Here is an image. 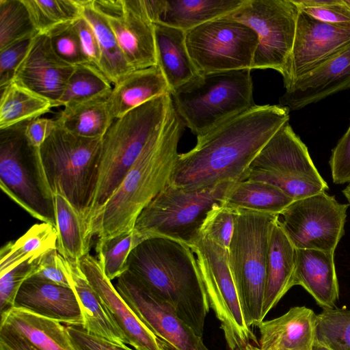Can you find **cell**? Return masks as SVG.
Returning a JSON list of instances; mask_svg holds the SVG:
<instances>
[{"instance_id":"cell-53","label":"cell","mask_w":350,"mask_h":350,"mask_svg":"<svg viewBox=\"0 0 350 350\" xmlns=\"http://www.w3.org/2000/svg\"><path fill=\"white\" fill-rule=\"evenodd\" d=\"M312 350H332V349L314 342Z\"/></svg>"},{"instance_id":"cell-4","label":"cell","mask_w":350,"mask_h":350,"mask_svg":"<svg viewBox=\"0 0 350 350\" xmlns=\"http://www.w3.org/2000/svg\"><path fill=\"white\" fill-rule=\"evenodd\" d=\"M173 107L171 94H166L113 121L102 139L98 180L86 231L148 144L163 129Z\"/></svg>"},{"instance_id":"cell-18","label":"cell","mask_w":350,"mask_h":350,"mask_svg":"<svg viewBox=\"0 0 350 350\" xmlns=\"http://www.w3.org/2000/svg\"><path fill=\"white\" fill-rule=\"evenodd\" d=\"M75 67L56 55L46 34L38 33L32 39L12 81L57 107Z\"/></svg>"},{"instance_id":"cell-49","label":"cell","mask_w":350,"mask_h":350,"mask_svg":"<svg viewBox=\"0 0 350 350\" xmlns=\"http://www.w3.org/2000/svg\"><path fill=\"white\" fill-rule=\"evenodd\" d=\"M75 25L85 58L89 64L99 69L100 49L93 29L83 16L75 21Z\"/></svg>"},{"instance_id":"cell-54","label":"cell","mask_w":350,"mask_h":350,"mask_svg":"<svg viewBox=\"0 0 350 350\" xmlns=\"http://www.w3.org/2000/svg\"><path fill=\"white\" fill-rule=\"evenodd\" d=\"M243 350H261L259 347H257L253 344H248L243 348Z\"/></svg>"},{"instance_id":"cell-5","label":"cell","mask_w":350,"mask_h":350,"mask_svg":"<svg viewBox=\"0 0 350 350\" xmlns=\"http://www.w3.org/2000/svg\"><path fill=\"white\" fill-rule=\"evenodd\" d=\"M102 139L77 135L57 124L39 148L51 191L69 201L85 226L98 180Z\"/></svg>"},{"instance_id":"cell-36","label":"cell","mask_w":350,"mask_h":350,"mask_svg":"<svg viewBox=\"0 0 350 350\" xmlns=\"http://www.w3.org/2000/svg\"><path fill=\"white\" fill-rule=\"evenodd\" d=\"M112 84L96 66L85 63L75 66L58 106L68 105L96 99H107Z\"/></svg>"},{"instance_id":"cell-41","label":"cell","mask_w":350,"mask_h":350,"mask_svg":"<svg viewBox=\"0 0 350 350\" xmlns=\"http://www.w3.org/2000/svg\"><path fill=\"white\" fill-rule=\"evenodd\" d=\"M45 34L53 51L61 59L74 66L88 63L81 49L75 21L58 25Z\"/></svg>"},{"instance_id":"cell-1","label":"cell","mask_w":350,"mask_h":350,"mask_svg":"<svg viewBox=\"0 0 350 350\" xmlns=\"http://www.w3.org/2000/svg\"><path fill=\"white\" fill-rule=\"evenodd\" d=\"M289 111L280 105H256L197 137L193 149L179 154L169 184L195 189L243 181L258 153L288 122Z\"/></svg>"},{"instance_id":"cell-15","label":"cell","mask_w":350,"mask_h":350,"mask_svg":"<svg viewBox=\"0 0 350 350\" xmlns=\"http://www.w3.org/2000/svg\"><path fill=\"white\" fill-rule=\"evenodd\" d=\"M118 293L169 350H209L202 337L128 270L117 278Z\"/></svg>"},{"instance_id":"cell-50","label":"cell","mask_w":350,"mask_h":350,"mask_svg":"<svg viewBox=\"0 0 350 350\" xmlns=\"http://www.w3.org/2000/svg\"><path fill=\"white\" fill-rule=\"evenodd\" d=\"M56 126L55 119L39 117L28 122L25 135L33 147L39 148Z\"/></svg>"},{"instance_id":"cell-11","label":"cell","mask_w":350,"mask_h":350,"mask_svg":"<svg viewBox=\"0 0 350 350\" xmlns=\"http://www.w3.org/2000/svg\"><path fill=\"white\" fill-rule=\"evenodd\" d=\"M193 252L210 308L220 322L230 350L258 345L244 319L228 262V250L200 235L189 246Z\"/></svg>"},{"instance_id":"cell-47","label":"cell","mask_w":350,"mask_h":350,"mask_svg":"<svg viewBox=\"0 0 350 350\" xmlns=\"http://www.w3.org/2000/svg\"><path fill=\"white\" fill-rule=\"evenodd\" d=\"M66 329L75 350H133L88 332L82 327L66 325Z\"/></svg>"},{"instance_id":"cell-55","label":"cell","mask_w":350,"mask_h":350,"mask_svg":"<svg viewBox=\"0 0 350 350\" xmlns=\"http://www.w3.org/2000/svg\"><path fill=\"white\" fill-rule=\"evenodd\" d=\"M345 3L350 8V0H343Z\"/></svg>"},{"instance_id":"cell-2","label":"cell","mask_w":350,"mask_h":350,"mask_svg":"<svg viewBox=\"0 0 350 350\" xmlns=\"http://www.w3.org/2000/svg\"><path fill=\"white\" fill-rule=\"evenodd\" d=\"M128 271L202 337L210 305L191 247L163 237L144 239L131 252Z\"/></svg>"},{"instance_id":"cell-29","label":"cell","mask_w":350,"mask_h":350,"mask_svg":"<svg viewBox=\"0 0 350 350\" xmlns=\"http://www.w3.org/2000/svg\"><path fill=\"white\" fill-rule=\"evenodd\" d=\"M0 323L13 327L39 350H75L66 327L58 321L14 307L1 315Z\"/></svg>"},{"instance_id":"cell-10","label":"cell","mask_w":350,"mask_h":350,"mask_svg":"<svg viewBox=\"0 0 350 350\" xmlns=\"http://www.w3.org/2000/svg\"><path fill=\"white\" fill-rule=\"evenodd\" d=\"M244 180L271 184L294 200L329 189L307 146L288 122L278 129L258 153Z\"/></svg>"},{"instance_id":"cell-45","label":"cell","mask_w":350,"mask_h":350,"mask_svg":"<svg viewBox=\"0 0 350 350\" xmlns=\"http://www.w3.org/2000/svg\"><path fill=\"white\" fill-rule=\"evenodd\" d=\"M33 38L18 41L0 50L1 89L12 82L15 72L25 57Z\"/></svg>"},{"instance_id":"cell-22","label":"cell","mask_w":350,"mask_h":350,"mask_svg":"<svg viewBox=\"0 0 350 350\" xmlns=\"http://www.w3.org/2000/svg\"><path fill=\"white\" fill-rule=\"evenodd\" d=\"M153 23L189 31L202 24L225 17L245 0H143Z\"/></svg>"},{"instance_id":"cell-7","label":"cell","mask_w":350,"mask_h":350,"mask_svg":"<svg viewBox=\"0 0 350 350\" xmlns=\"http://www.w3.org/2000/svg\"><path fill=\"white\" fill-rule=\"evenodd\" d=\"M278 216L235 211L228 262L245 321L250 327H258L263 321L269 237Z\"/></svg>"},{"instance_id":"cell-39","label":"cell","mask_w":350,"mask_h":350,"mask_svg":"<svg viewBox=\"0 0 350 350\" xmlns=\"http://www.w3.org/2000/svg\"><path fill=\"white\" fill-rule=\"evenodd\" d=\"M314 342L332 350H350V310L323 308L317 315Z\"/></svg>"},{"instance_id":"cell-30","label":"cell","mask_w":350,"mask_h":350,"mask_svg":"<svg viewBox=\"0 0 350 350\" xmlns=\"http://www.w3.org/2000/svg\"><path fill=\"white\" fill-rule=\"evenodd\" d=\"M294 200L278 187L262 181L234 183L223 204L232 211H250L278 215Z\"/></svg>"},{"instance_id":"cell-37","label":"cell","mask_w":350,"mask_h":350,"mask_svg":"<svg viewBox=\"0 0 350 350\" xmlns=\"http://www.w3.org/2000/svg\"><path fill=\"white\" fill-rule=\"evenodd\" d=\"M38 33L82 16L81 0H22Z\"/></svg>"},{"instance_id":"cell-17","label":"cell","mask_w":350,"mask_h":350,"mask_svg":"<svg viewBox=\"0 0 350 350\" xmlns=\"http://www.w3.org/2000/svg\"><path fill=\"white\" fill-rule=\"evenodd\" d=\"M349 45L350 25L325 23L299 9L293 46L283 77L285 89Z\"/></svg>"},{"instance_id":"cell-24","label":"cell","mask_w":350,"mask_h":350,"mask_svg":"<svg viewBox=\"0 0 350 350\" xmlns=\"http://www.w3.org/2000/svg\"><path fill=\"white\" fill-rule=\"evenodd\" d=\"M60 264L79 302L84 321L82 327L92 334L118 345L126 346L127 341L124 334L79 264L65 259L61 254Z\"/></svg>"},{"instance_id":"cell-43","label":"cell","mask_w":350,"mask_h":350,"mask_svg":"<svg viewBox=\"0 0 350 350\" xmlns=\"http://www.w3.org/2000/svg\"><path fill=\"white\" fill-rule=\"evenodd\" d=\"M235 211L223 204L210 211L202 225L200 235L228 250L234 230Z\"/></svg>"},{"instance_id":"cell-34","label":"cell","mask_w":350,"mask_h":350,"mask_svg":"<svg viewBox=\"0 0 350 350\" xmlns=\"http://www.w3.org/2000/svg\"><path fill=\"white\" fill-rule=\"evenodd\" d=\"M55 226L45 222L33 225L23 235L5 244L0 251V275L32 257L57 248Z\"/></svg>"},{"instance_id":"cell-38","label":"cell","mask_w":350,"mask_h":350,"mask_svg":"<svg viewBox=\"0 0 350 350\" xmlns=\"http://www.w3.org/2000/svg\"><path fill=\"white\" fill-rule=\"evenodd\" d=\"M142 241L133 229L108 238L97 239V259L108 279L111 281L118 278L128 270L129 254Z\"/></svg>"},{"instance_id":"cell-35","label":"cell","mask_w":350,"mask_h":350,"mask_svg":"<svg viewBox=\"0 0 350 350\" xmlns=\"http://www.w3.org/2000/svg\"><path fill=\"white\" fill-rule=\"evenodd\" d=\"M53 107L46 98L12 81L1 89L0 130L39 118Z\"/></svg>"},{"instance_id":"cell-12","label":"cell","mask_w":350,"mask_h":350,"mask_svg":"<svg viewBox=\"0 0 350 350\" xmlns=\"http://www.w3.org/2000/svg\"><path fill=\"white\" fill-rule=\"evenodd\" d=\"M185 42L199 74H210L252 70L258 37L246 25L223 17L187 31Z\"/></svg>"},{"instance_id":"cell-21","label":"cell","mask_w":350,"mask_h":350,"mask_svg":"<svg viewBox=\"0 0 350 350\" xmlns=\"http://www.w3.org/2000/svg\"><path fill=\"white\" fill-rule=\"evenodd\" d=\"M14 307L67 325L83 327L84 323L79 302L71 287L51 283L34 275L21 286Z\"/></svg>"},{"instance_id":"cell-25","label":"cell","mask_w":350,"mask_h":350,"mask_svg":"<svg viewBox=\"0 0 350 350\" xmlns=\"http://www.w3.org/2000/svg\"><path fill=\"white\" fill-rule=\"evenodd\" d=\"M295 285L301 286L323 308L336 307L339 298L334 252L296 249Z\"/></svg>"},{"instance_id":"cell-33","label":"cell","mask_w":350,"mask_h":350,"mask_svg":"<svg viewBox=\"0 0 350 350\" xmlns=\"http://www.w3.org/2000/svg\"><path fill=\"white\" fill-rule=\"evenodd\" d=\"M106 98L85 101L64 107L55 118L66 131L87 138H103L115 120Z\"/></svg>"},{"instance_id":"cell-52","label":"cell","mask_w":350,"mask_h":350,"mask_svg":"<svg viewBox=\"0 0 350 350\" xmlns=\"http://www.w3.org/2000/svg\"><path fill=\"white\" fill-rule=\"evenodd\" d=\"M342 193L348 201V204L350 206V184H349L343 190Z\"/></svg>"},{"instance_id":"cell-42","label":"cell","mask_w":350,"mask_h":350,"mask_svg":"<svg viewBox=\"0 0 350 350\" xmlns=\"http://www.w3.org/2000/svg\"><path fill=\"white\" fill-rule=\"evenodd\" d=\"M42 256L32 257L0 275L1 315L14 308L19 289L28 278L35 274Z\"/></svg>"},{"instance_id":"cell-28","label":"cell","mask_w":350,"mask_h":350,"mask_svg":"<svg viewBox=\"0 0 350 350\" xmlns=\"http://www.w3.org/2000/svg\"><path fill=\"white\" fill-rule=\"evenodd\" d=\"M157 65L170 94L196 77L199 72L189 55L186 31L161 23H153Z\"/></svg>"},{"instance_id":"cell-13","label":"cell","mask_w":350,"mask_h":350,"mask_svg":"<svg viewBox=\"0 0 350 350\" xmlns=\"http://www.w3.org/2000/svg\"><path fill=\"white\" fill-rule=\"evenodd\" d=\"M299 8L293 0H245L226 18L251 27L258 35L252 69L271 68L285 75L292 51Z\"/></svg>"},{"instance_id":"cell-19","label":"cell","mask_w":350,"mask_h":350,"mask_svg":"<svg viewBox=\"0 0 350 350\" xmlns=\"http://www.w3.org/2000/svg\"><path fill=\"white\" fill-rule=\"evenodd\" d=\"M79 264L124 334L127 344L135 350H169L122 299L111 281L105 275L97 258L88 254L81 259Z\"/></svg>"},{"instance_id":"cell-40","label":"cell","mask_w":350,"mask_h":350,"mask_svg":"<svg viewBox=\"0 0 350 350\" xmlns=\"http://www.w3.org/2000/svg\"><path fill=\"white\" fill-rule=\"evenodd\" d=\"M37 34L22 0H0V50Z\"/></svg>"},{"instance_id":"cell-6","label":"cell","mask_w":350,"mask_h":350,"mask_svg":"<svg viewBox=\"0 0 350 350\" xmlns=\"http://www.w3.org/2000/svg\"><path fill=\"white\" fill-rule=\"evenodd\" d=\"M170 94L178 114L197 137L256 105L250 69L199 74Z\"/></svg>"},{"instance_id":"cell-31","label":"cell","mask_w":350,"mask_h":350,"mask_svg":"<svg viewBox=\"0 0 350 350\" xmlns=\"http://www.w3.org/2000/svg\"><path fill=\"white\" fill-rule=\"evenodd\" d=\"M82 16L93 29L100 49L99 69L113 85L133 70L129 66L105 17L92 5V0H81Z\"/></svg>"},{"instance_id":"cell-23","label":"cell","mask_w":350,"mask_h":350,"mask_svg":"<svg viewBox=\"0 0 350 350\" xmlns=\"http://www.w3.org/2000/svg\"><path fill=\"white\" fill-rule=\"evenodd\" d=\"M317 314L306 306L290 308L283 315L258 326L261 350H312Z\"/></svg>"},{"instance_id":"cell-16","label":"cell","mask_w":350,"mask_h":350,"mask_svg":"<svg viewBox=\"0 0 350 350\" xmlns=\"http://www.w3.org/2000/svg\"><path fill=\"white\" fill-rule=\"evenodd\" d=\"M92 3L107 19L133 70L157 65L154 24L143 0H92Z\"/></svg>"},{"instance_id":"cell-27","label":"cell","mask_w":350,"mask_h":350,"mask_svg":"<svg viewBox=\"0 0 350 350\" xmlns=\"http://www.w3.org/2000/svg\"><path fill=\"white\" fill-rule=\"evenodd\" d=\"M166 94L170 90L158 65L135 70L113 85L107 100L114 120L120 118L148 100Z\"/></svg>"},{"instance_id":"cell-48","label":"cell","mask_w":350,"mask_h":350,"mask_svg":"<svg viewBox=\"0 0 350 350\" xmlns=\"http://www.w3.org/2000/svg\"><path fill=\"white\" fill-rule=\"evenodd\" d=\"M34 276L58 285L71 287L60 264V254L57 248L44 254L39 261Z\"/></svg>"},{"instance_id":"cell-32","label":"cell","mask_w":350,"mask_h":350,"mask_svg":"<svg viewBox=\"0 0 350 350\" xmlns=\"http://www.w3.org/2000/svg\"><path fill=\"white\" fill-rule=\"evenodd\" d=\"M54 197L57 250L65 259L79 263L90 250L91 239L87 235L84 221L66 198L59 194Z\"/></svg>"},{"instance_id":"cell-14","label":"cell","mask_w":350,"mask_h":350,"mask_svg":"<svg viewBox=\"0 0 350 350\" xmlns=\"http://www.w3.org/2000/svg\"><path fill=\"white\" fill-rule=\"evenodd\" d=\"M349 206L323 191L294 200L277 221L295 249L334 252L345 234Z\"/></svg>"},{"instance_id":"cell-3","label":"cell","mask_w":350,"mask_h":350,"mask_svg":"<svg viewBox=\"0 0 350 350\" xmlns=\"http://www.w3.org/2000/svg\"><path fill=\"white\" fill-rule=\"evenodd\" d=\"M185 124L172 108L163 129L146 146L123 180L90 222L92 239L132 230L142 211L170 183Z\"/></svg>"},{"instance_id":"cell-8","label":"cell","mask_w":350,"mask_h":350,"mask_svg":"<svg viewBox=\"0 0 350 350\" xmlns=\"http://www.w3.org/2000/svg\"><path fill=\"white\" fill-rule=\"evenodd\" d=\"M234 183L225 180L195 189L168 184L142 211L133 230L142 240L163 237L190 246L200 237L208 212L224 203Z\"/></svg>"},{"instance_id":"cell-20","label":"cell","mask_w":350,"mask_h":350,"mask_svg":"<svg viewBox=\"0 0 350 350\" xmlns=\"http://www.w3.org/2000/svg\"><path fill=\"white\" fill-rule=\"evenodd\" d=\"M350 88V45L295 81L280 98L290 110L301 109Z\"/></svg>"},{"instance_id":"cell-46","label":"cell","mask_w":350,"mask_h":350,"mask_svg":"<svg viewBox=\"0 0 350 350\" xmlns=\"http://www.w3.org/2000/svg\"><path fill=\"white\" fill-rule=\"evenodd\" d=\"M329 164L334 184L350 183V125L332 149Z\"/></svg>"},{"instance_id":"cell-9","label":"cell","mask_w":350,"mask_h":350,"mask_svg":"<svg viewBox=\"0 0 350 350\" xmlns=\"http://www.w3.org/2000/svg\"><path fill=\"white\" fill-rule=\"evenodd\" d=\"M28 122L0 130V187L32 217L56 227L55 197L39 148L33 147L25 135Z\"/></svg>"},{"instance_id":"cell-51","label":"cell","mask_w":350,"mask_h":350,"mask_svg":"<svg viewBox=\"0 0 350 350\" xmlns=\"http://www.w3.org/2000/svg\"><path fill=\"white\" fill-rule=\"evenodd\" d=\"M0 350H39L18 331L0 323Z\"/></svg>"},{"instance_id":"cell-44","label":"cell","mask_w":350,"mask_h":350,"mask_svg":"<svg viewBox=\"0 0 350 350\" xmlns=\"http://www.w3.org/2000/svg\"><path fill=\"white\" fill-rule=\"evenodd\" d=\"M297 7L319 21L350 25V8L343 0H293Z\"/></svg>"},{"instance_id":"cell-26","label":"cell","mask_w":350,"mask_h":350,"mask_svg":"<svg viewBox=\"0 0 350 350\" xmlns=\"http://www.w3.org/2000/svg\"><path fill=\"white\" fill-rule=\"evenodd\" d=\"M277 219L273 224L269 237L263 320L284 295L295 286L296 249L279 226Z\"/></svg>"}]
</instances>
